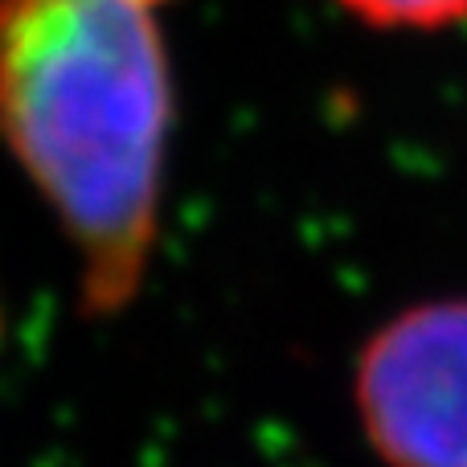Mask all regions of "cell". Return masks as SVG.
<instances>
[{
    "instance_id": "obj_1",
    "label": "cell",
    "mask_w": 467,
    "mask_h": 467,
    "mask_svg": "<svg viewBox=\"0 0 467 467\" xmlns=\"http://www.w3.org/2000/svg\"><path fill=\"white\" fill-rule=\"evenodd\" d=\"M144 0H0V148L78 263L82 307L136 299L161 242L177 87Z\"/></svg>"
},
{
    "instance_id": "obj_2",
    "label": "cell",
    "mask_w": 467,
    "mask_h": 467,
    "mask_svg": "<svg viewBox=\"0 0 467 467\" xmlns=\"http://www.w3.org/2000/svg\"><path fill=\"white\" fill-rule=\"evenodd\" d=\"M353 410L386 467H467V296H435L369 332Z\"/></svg>"
},
{
    "instance_id": "obj_4",
    "label": "cell",
    "mask_w": 467,
    "mask_h": 467,
    "mask_svg": "<svg viewBox=\"0 0 467 467\" xmlns=\"http://www.w3.org/2000/svg\"><path fill=\"white\" fill-rule=\"evenodd\" d=\"M144 5H161V0H144Z\"/></svg>"
},
{
    "instance_id": "obj_3",
    "label": "cell",
    "mask_w": 467,
    "mask_h": 467,
    "mask_svg": "<svg viewBox=\"0 0 467 467\" xmlns=\"http://www.w3.org/2000/svg\"><path fill=\"white\" fill-rule=\"evenodd\" d=\"M378 29H447L467 21V0H337Z\"/></svg>"
}]
</instances>
